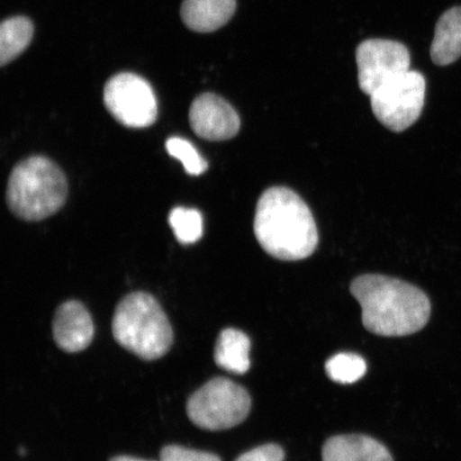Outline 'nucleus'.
I'll use <instances>...</instances> for the list:
<instances>
[{"mask_svg":"<svg viewBox=\"0 0 461 461\" xmlns=\"http://www.w3.org/2000/svg\"><path fill=\"white\" fill-rule=\"evenodd\" d=\"M113 333L119 345L147 361L164 357L173 342L168 317L157 299L143 292L130 294L117 305Z\"/></svg>","mask_w":461,"mask_h":461,"instance_id":"nucleus-4","label":"nucleus"},{"mask_svg":"<svg viewBox=\"0 0 461 461\" xmlns=\"http://www.w3.org/2000/svg\"><path fill=\"white\" fill-rule=\"evenodd\" d=\"M32 22L25 16H14L0 25V65L5 67L19 57L31 44Z\"/></svg>","mask_w":461,"mask_h":461,"instance_id":"nucleus-15","label":"nucleus"},{"mask_svg":"<svg viewBox=\"0 0 461 461\" xmlns=\"http://www.w3.org/2000/svg\"><path fill=\"white\" fill-rule=\"evenodd\" d=\"M67 197L65 173L49 158H29L11 172L7 203L11 212L23 221H39L56 214Z\"/></svg>","mask_w":461,"mask_h":461,"instance_id":"nucleus-3","label":"nucleus"},{"mask_svg":"<svg viewBox=\"0 0 461 461\" xmlns=\"http://www.w3.org/2000/svg\"><path fill=\"white\" fill-rule=\"evenodd\" d=\"M109 461H152V460H146V459H141V458H138V457L125 456V455H121V456H115Z\"/></svg>","mask_w":461,"mask_h":461,"instance_id":"nucleus-21","label":"nucleus"},{"mask_svg":"<svg viewBox=\"0 0 461 461\" xmlns=\"http://www.w3.org/2000/svg\"><path fill=\"white\" fill-rule=\"evenodd\" d=\"M328 377L334 383L351 384L365 376L366 362L361 356L351 353H341L333 356L326 363Z\"/></svg>","mask_w":461,"mask_h":461,"instance_id":"nucleus-17","label":"nucleus"},{"mask_svg":"<svg viewBox=\"0 0 461 461\" xmlns=\"http://www.w3.org/2000/svg\"><path fill=\"white\" fill-rule=\"evenodd\" d=\"M54 339L58 348L67 353H79L95 337V325L91 315L83 303L67 302L58 308L55 314Z\"/></svg>","mask_w":461,"mask_h":461,"instance_id":"nucleus-10","label":"nucleus"},{"mask_svg":"<svg viewBox=\"0 0 461 461\" xmlns=\"http://www.w3.org/2000/svg\"><path fill=\"white\" fill-rule=\"evenodd\" d=\"M169 224L183 245L197 243L203 235V218L198 210L176 207L170 212Z\"/></svg>","mask_w":461,"mask_h":461,"instance_id":"nucleus-16","label":"nucleus"},{"mask_svg":"<svg viewBox=\"0 0 461 461\" xmlns=\"http://www.w3.org/2000/svg\"><path fill=\"white\" fill-rule=\"evenodd\" d=\"M235 10L236 0H184L181 16L190 31L209 33L226 25Z\"/></svg>","mask_w":461,"mask_h":461,"instance_id":"nucleus-12","label":"nucleus"},{"mask_svg":"<svg viewBox=\"0 0 461 461\" xmlns=\"http://www.w3.org/2000/svg\"><path fill=\"white\" fill-rule=\"evenodd\" d=\"M322 461H393L389 449L371 437L342 435L328 439Z\"/></svg>","mask_w":461,"mask_h":461,"instance_id":"nucleus-11","label":"nucleus"},{"mask_svg":"<svg viewBox=\"0 0 461 461\" xmlns=\"http://www.w3.org/2000/svg\"><path fill=\"white\" fill-rule=\"evenodd\" d=\"M25 453H26V449L25 448H23V447L20 448L19 454L22 455V456H24Z\"/></svg>","mask_w":461,"mask_h":461,"instance_id":"nucleus-22","label":"nucleus"},{"mask_svg":"<svg viewBox=\"0 0 461 461\" xmlns=\"http://www.w3.org/2000/svg\"><path fill=\"white\" fill-rule=\"evenodd\" d=\"M425 91V78L420 72L399 75L370 95L375 117L392 131H406L422 113Z\"/></svg>","mask_w":461,"mask_h":461,"instance_id":"nucleus-6","label":"nucleus"},{"mask_svg":"<svg viewBox=\"0 0 461 461\" xmlns=\"http://www.w3.org/2000/svg\"><path fill=\"white\" fill-rule=\"evenodd\" d=\"M160 461H221V459L209 452L180 446H168L161 449Z\"/></svg>","mask_w":461,"mask_h":461,"instance_id":"nucleus-19","label":"nucleus"},{"mask_svg":"<svg viewBox=\"0 0 461 461\" xmlns=\"http://www.w3.org/2000/svg\"><path fill=\"white\" fill-rule=\"evenodd\" d=\"M250 339L243 331L228 328L219 334L214 359L222 370L244 375L250 368Z\"/></svg>","mask_w":461,"mask_h":461,"instance_id":"nucleus-14","label":"nucleus"},{"mask_svg":"<svg viewBox=\"0 0 461 461\" xmlns=\"http://www.w3.org/2000/svg\"><path fill=\"white\" fill-rule=\"evenodd\" d=\"M189 122L194 134L209 141H224L238 135L240 120L230 104L214 94H203L189 109Z\"/></svg>","mask_w":461,"mask_h":461,"instance_id":"nucleus-9","label":"nucleus"},{"mask_svg":"<svg viewBox=\"0 0 461 461\" xmlns=\"http://www.w3.org/2000/svg\"><path fill=\"white\" fill-rule=\"evenodd\" d=\"M255 234L263 250L281 261L309 258L319 233L309 206L286 187H272L258 202Z\"/></svg>","mask_w":461,"mask_h":461,"instance_id":"nucleus-2","label":"nucleus"},{"mask_svg":"<svg viewBox=\"0 0 461 461\" xmlns=\"http://www.w3.org/2000/svg\"><path fill=\"white\" fill-rule=\"evenodd\" d=\"M248 391L228 378L216 377L195 391L187 402V416L198 428L219 431L243 423L249 414Z\"/></svg>","mask_w":461,"mask_h":461,"instance_id":"nucleus-5","label":"nucleus"},{"mask_svg":"<svg viewBox=\"0 0 461 461\" xmlns=\"http://www.w3.org/2000/svg\"><path fill=\"white\" fill-rule=\"evenodd\" d=\"M356 59L359 86L367 95H372L389 80L411 70L408 49L392 40H366L357 49Z\"/></svg>","mask_w":461,"mask_h":461,"instance_id":"nucleus-8","label":"nucleus"},{"mask_svg":"<svg viewBox=\"0 0 461 461\" xmlns=\"http://www.w3.org/2000/svg\"><path fill=\"white\" fill-rule=\"evenodd\" d=\"M350 292L361 305L363 326L377 336H411L422 330L429 321V297L405 281L365 275L353 281Z\"/></svg>","mask_w":461,"mask_h":461,"instance_id":"nucleus-1","label":"nucleus"},{"mask_svg":"<svg viewBox=\"0 0 461 461\" xmlns=\"http://www.w3.org/2000/svg\"><path fill=\"white\" fill-rule=\"evenodd\" d=\"M430 57L440 67L452 65L461 57V7L448 9L438 21Z\"/></svg>","mask_w":461,"mask_h":461,"instance_id":"nucleus-13","label":"nucleus"},{"mask_svg":"<svg viewBox=\"0 0 461 461\" xmlns=\"http://www.w3.org/2000/svg\"><path fill=\"white\" fill-rule=\"evenodd\" d=\"M104 103L109 113L126 128H149L158 118V101L151 85L134 73H119L109 78Z\"/></svg>","mask_w":461,"mask_h":461,"instance_id":"nucleus-7","label":"nucleus"},{"mask_svg":"<svg viewBox=\"0 0 461 461\" xmlns=\"http://www.w3.org/2000/svg\"><path fill=\"white\" fill-rule=\"evenodd\" d=\"M170 157L181 161L189 176H198L207 170V161L201 157L194 144L181 137H171L166 141Z\"/></svg>","mask_w":461,"mask_h":461,"instance_id":"nucleus-18","label":"nucleus"},{"mask_svg":"<svg viewBox=\"0 0 461 461\" xmlns=\"http://www.w3.org/2000/svg\"><path fill=\"white\" fill-rule=\"evenodd\" d=\"M284 448L278 445H265L246 452L235 461H285Z\"/></svg>","mask_w":461,"mask_h":461,"instance_id":"nucleus-20","label":"nucleus"}]
</instances>
